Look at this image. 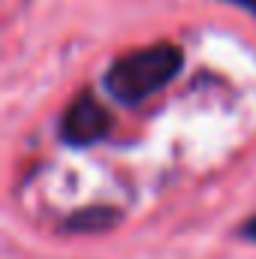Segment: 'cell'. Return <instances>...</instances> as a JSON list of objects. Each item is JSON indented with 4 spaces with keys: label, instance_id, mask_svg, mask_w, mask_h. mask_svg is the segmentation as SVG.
<instances>
[{
    "label": "cell",
    "instance_id": "6da1fadb",
    "mask_svg": "<svg viewBox=\"0 0 256 259\" xmlns=\"http://www.w3.org/2000/svg\"><path fill=\"white\" fill-rule=\"evenodd\" d=\"M184 49L178 42H151L142 49H130L124 55H118L112 64L106 66L100 84L109 94V100H115L118 106L136 109L145 100H151L154 94H160L163 88H169L181 69H184Z\"/></svg>",
    "mask_w": 256,
    "mask_h": 259
},
{
    "label": "cell",
    "instance_id": "7a4b0ae2",
    "mask_svg": "<svg viewBox=\"0 0 256 259\" xmlns=\"http://www.w3.org/2000/svg\"><path fill=\"white\" fill-rule=\"evenodd\" d=\"M115 130V118L94 91H81L58 118V139L66 148H94Z\"/></svg>",
    "mask_w": 256,
    "mask_h": 259
},
{
    "label": "cell",
    "instance_id": "3957f363",
    "mask_svg": "<svg viewBox=\"0 0 256 259\" xmlns=\"http://www.w3.org/2000/svg\"><path fill=\"white\" fill-rule=\"evenodd\" d=\"M121 208H112V205H88V208H78L72 211L64 220V232H75V235H94V232H109L112 226L121 223Z\"/></svg>",
    "mask_w": 256,
    "mask_h": 259
},
{
    "label": "cell",
    "instance_id": "277c9868",
    "mask_svg": "<svg viewBox=\"0 0 256 259\" xmlns=\"http://www.w3.org/2000/svg\"><path fill=\"white\" fill-rule=\"evenodd\" d=\"M238 235H241L244 241H253V244H256V214L250 217V220H244V223L238 226Z\"/></svg>",
    "mask_w": 256,
    "mask_h": 259
},
{
    "label": "cell",
    "instance_id": "5b68a950",
    "mask_svg": "<svg viewBox=\"0 0 256 259\" xmlns=\"http://www.w3.org/2000/svg\"><path fill=\"white\" fill-rule=\"evenodd\" d=\"M220 3H232V6L244 9L247 15H253V18H256V0H220Z\"/></svg>",
    "mask_w": 256,
    "mask_h": 259
}]
</instances>
